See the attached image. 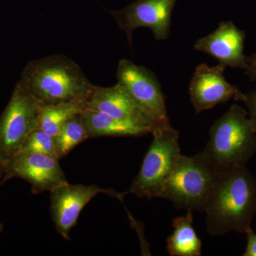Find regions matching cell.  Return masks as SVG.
I'll use <instances>...</instances> for the list:
<instances>
[{"label": "cell", "instance_id": "cell-18", "mask_svg": "<svg viewBox=\"0 0 256 256\" xmlns=\"http://www.w3.org/2000/svg\"><path fill=\"white\" fill-rule=\"evenodd\" d=\"M20 153H40L56 156L54 136L38 128L28 134Z\"/></svg>", "mask_w": 256, "mask_h": 256}, {"label": "cell", "instance_id": "cell-8", "mask_svg": "<svg viewBox=\"0 0 256 256\" xmlns=\"http://www.w3.org/2000/svg\"><path fill=\"white\" fill-rule=\"evenodd\" d=\"M106 194L124 202L128 192H118L114 188H100L98 185L64 184L50 192V210L56 232L70 240V230L76 226L80 212L94 197Z\"/></svg>", "mask_w": 256, "mask_h": 256}, {"label": "cell", "instance_id": "cell-17", "mask_svg": "<svg viewBox=\"0 0 256 256\" xmlns=\"http://www.w3.org/2000/svg\"><path fill=\"white\" fill-rule=\"evenodd\" d=\"M56 156L58 160L67 156L74 148L88 140L82 114L69 120L54 136Z\"/></svg>", "mask_w": 256, "mask_h": 256}, {"label": "cell", "instance_id": "cell-5", "mask_svg": "<svg viewBox=\"0 0 256 256\" xmlns=\"http://www.w3.org/2000/svg\"><path fill=\"white\" fill-rule=\"evenodd\" d=\"M140 170L128 190L139 198H161L165 183L181 154L180 133L171 124L156 126Z\"/></svg>", "mask_w": 256, "mask_h": 256}, {"label": "cell", "instance_id": "cell-9", "mask_svg": "<svg viewBox=\"0 0 256 256\" xmlns=\"http://www.w3.org/2000/svg\"><path fill=\"white\" fill-rule=\"evenodd\" d=\"M176 0H136L119 11L110 14L126 34L132 46L133 32L136 28H148L158 41L166 40L170 35L171 16Z\"/></svg>", "mask_w": 256, "mask_h": 256}, {"label": "cell", "instance_id": "cell-23", "mask_svg": "<svg viewBox=\"0 0 256 256\" xmlns=\"http://www.w3.org/2000/svg\"><path fill=\"white\" fill-rule=\"evenodd\" d=\"M3 229V224L0 222V233H1L2 230Z\"/></svg>", "mask_w": 256, "mask_h": 256}, {"label": "cell", "instance_id": "cell-3", "mask_svg": "<svg viewBox=\"0 0 256 256\" xmlns=\"http://www.w3.org/2000/svg\"><path fill=\"white\" fill-rule=\"evenodd\" d=\"M203 152L220 172L246 166L256 152V126L248 112L238 104L230 106L210 127Z\"/></svg>", "mask_w": 256, "mask_h": 256}, {"label": "cell", "instance_id": "cell-4", "mask_svg": "<svg viewBox=\"0 0 256 256\" xmlns=\"http://www.w3.org/2000/svg\"><path fill=\"white\" fill-rule=\"evenodd\" d=\"M220 172L203 152L180 156L165 183L161 198L169 200L176 208L204 212Z\"/></svg>", "mask_w": 256, "mask_h": 256}, {"label": "cell", "instance_id": "cell-6", "mask_svg": "<svg viewBox=\"0 0 256 256\" xmlns=\"http://www.w3.org/2000/svg\"><path fill=\"white\" fill-rule=\"evenodd\" d=\"M40 106L18 80L0 116V159L5 164L20 152L28 134L38 129Z\"/></svg>", "mask_w": 256, "mask_h": 256}, {"label": "cell", "instance_id": "cell-19", "mask_svg": "<svg viewBox=\"0 0 256 256\" xmlns=\"http://www.w3.org/2000/svg\"><path fill=\"white\" fill-rule=\"evenodd\" d=\"M237 101H240L247 106L249 116L256 126V89L248 94L242 92Z\"/></svg>", "mask_w": 256, "mask_h": 256}, {"label": "cell", "instance_id": "cell-7", "mask_svg": "<svg viewBox=\"0 0 256 256\" xmlns=\"http://www.w3.org/2000/svg\"><path fill=\"white\" fill-rule=\"evenodd\" d=\"M117 78L150 119L154 128L170 124L161 86L151 70L122 60L118 66Z\"/></svg>", "mask_w": 256, "mask_h": 256}, {"label": "cell", "instance_id": "cell-11", "mask_svg": "<svg viewBox=\"0 0 256 256\" xmlns=\"http://www.w3.org/2000/svg\"><path fill=\"white\" fill-rule=\"evenodd\" d=\"M225 69L220 65L210 67L204 64L195 69L188 92L196 114L225 104L232 98L238 100L242 92L226 80Z\"/></svg>", "mask_w": 256, "mask_h": 256}, {"label": "cell", "instance_id": "cell-22", "mask_svg": "<svg viewBox=\"0 0 256 256\" xmlns=\"http://www.w3.org/2000/svg\"><path fill=\"white\" fill-rule=\"evenodd\" d=\"M6 165L0 159V186L6 182Z\"/></svg>", "mask_w": 256, "mask_h": 256}, {"label": "cell", "instance_id": "cell-14", "mask_svg": "<svg viewBox=\"0 0 256 256\" xmlns=\"http://www.w3.org/2000/svg\"><path fill=\"white\" fill-rule=\"evenodd\" d=\"M82 118L88 139L100 137H139L152 132L150 128L116 118L98 111L84 110Z\"/></svg>", "mask_w": 256, "mask_h": 256}, {"label": "cell", "instance_id": "cell-1", "mask_svg": "<svg viewBox=\"0 0 256 256\" xmlns=\"http://www.w3.org/2000/svg\"><path fill=\"white\" fill-rule=\"evenodd\" d=\"M204 212L208 234H246L256 214V178L246 166L220 172Z\"/></svg>", "mask_w": 256, "mask_h": 256}, {"label": "cell", "instance_id": "cell-12", "mask_svg": "<svg viewBox=\"0 0 256 256\" xmlns=\"http://www.w3.org/2000/svg\"><path fill=\"white\" fill-rule=\"evenodd\" d=\"M246 34L232 22H220L218 28L195 43L194 48L208 54L220 62L223 68H247L244 54Z\"/></svg>", "mask_w": 256, "mask_h": 256}, {"label": "cell", "instance_id": "cell-13", "mask_svg": "<svg viewBox=\"0 0 256 256\" xmlns=\"http://www.w3.org/2000/svg\"><path fill=\"white\" fill-rule=\"evenodd\" d=\"M86 110L98 111L116 118L142 124L150 128L152 131L154 128L150 119L118 82L111 87L95 86L88 100Z\"/></svg>", "mask_w": 256, "mask_h": 256}, {"label": "cell", "instance_id": "cell-15", "mask_svg": "<svg viewBox=\"0 0 256 256\" xmlns=\"http://www.w3.org/2000/svg\"><path fill=\"white\" fill-rule=\"evenodd\" d=\"M192 210L184 216L173 220L174 230L166 239V249L172 256H200L202 255L201 239L193 227Z\"/></svg>", "mask_w": 256, "mask_h": 256}, {"label": "cell", "instance_id": "cell-2", "mask_svg": "<svg viewBox=\"0 0 256 256\" xmlns=\"http://www.w3.org/2000/svg\"><path fill=\"white\" fill-rule=\"evenodd\" d=\"M20 80L41 106L88 102L95 88L78 64L60 54L28 62Z\"/></svg>", "mask_w": 256, "mask_h": 256}, {"label": "cell", "instance_id": "cell-16", "mask_svg": "<svg viewBox=\"0 0 256 256\" xmlns=\"http://www.w3.org/2000/svg\"><path fill=\"white\" fill-rule=\"evenodd\" d=\"M86 105L85 101H73L40 106L38 128L55 136L67 121L86 110Z\"/></svg>", "mask_w": 256, "mask_h": 256}, {"label": "cell", "instance_id": "cell-20", "mask_svg": "<svg viewBox=\"0 0 256 256\" xmlns=\"http://www.w3.org/2000/svg\"><path fill=\"white\" fill-rule=\"evenodd\" d=\"M247 236V246L244 256H256V234L252 228L246 232Z\"/></svg>", "mask_w": 256, "mask_h": 256}, {"label": "cell", "instance_id": "cell-21", "mask_svg": "<svg viewBox=\"0 0 256 256\" xmlns=\"http://www.w3.org/2000/svg\"><path fill=\"white\" fill-rule=\"evenodd\" d=\"M247 68L245 70L246 75L252 82H256V52L250 56H247Z\"/></svg>", "mask_w": 256, "mask_h": 256}, {"label": "cell", "instance_id": "cell-10", "mask_svg": "<svg viewBox=\"0 0 256 256\" xmlns=\"http://www.w3.org/2000/svg\"><path fill=\"white\" fill-rule=\"evenodd\" d=\"M56 156L20 153L6 165V181L20 178L28 182L33 194L50 192L68 183Z\"/></svg>", "mask_w": 256, "mask_h": 256}]
</instances>
